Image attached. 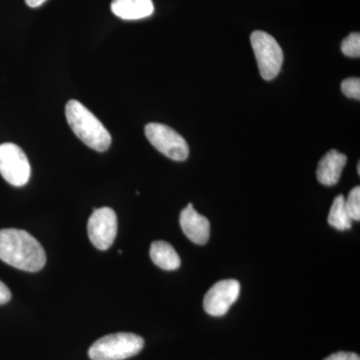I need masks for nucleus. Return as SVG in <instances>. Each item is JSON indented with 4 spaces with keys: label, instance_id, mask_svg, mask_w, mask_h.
<instances>
[{
    "label": "nucleus",
    "instance_id": "f257e3e1",
    "mask_svg": "<svg viewBox=\"0 0 360 360\" xmlns=\"http://www.w3.org/2000/svg\"><path fill=\"white\" fill-rule=\"evenodd\" d=\"M0 259L15 269L37 272L46 264V255L27 231L6 229L0 231Z\"/></svg>",
    "mask_w": 360,
    "mask_h": 360
},
{
    "label": "nucleus",
    "instance_id": "f03ea898",
    "mask_svg": "<svg viewBox=\"0 0 360 360\" xmlns=\"http://www.w3.org/2000/svg\"><path fill=\"white\" fill-rule=\"evenodd\" d=\"M65 115L72 131L89 148L99 153L110 148V132L84 104L75 99L68 101L65 106Z\"/></svg>",
    "mask_w": 360,
    "mask_h": 360
},
{
    "label": "nucleus",
    "instance_id": "7ed1b4c3",
    "mask_svg": "<svg viewBox=\"0 0 360 360\" xmlns=\"http://www.w3.org/2000/svg\"><path fill=\"white\" fill-rule=\"evenodd\" d=\"M144 347L143 338L129 333L103 336L89 350L91 360H124L139 354Z\"/></svg>",
    "mask_w": 360,
    "mask_h": 360
},
{
    "label": "nucleus",
    "instance_id": "20e7f679",
    "mask_svg": "<svg viewBox=\"0 0 360 360\" xmlns=\"http://www.w3.org/2000/svg\"><path fill=\"white\" fill-rule=\"evenodd\" d=\"M260 75L265 80L274 79L281 72L283 51L274 37L262 30H255L250 37Z\"/></svg>",
    "mask_w": 360,
    "mask_h": 360
},
{
    "label": "nucleus",
    "instance_id": "39448f33",
    "mask_svg": "<svg viewBox=\"0 0 360 360\" xmlns=\"http://www.w3.org/2000/svg\"><path fill=\"white\" fill-rule=\"evenodd\" d=\"M0 174L11 186H25L32 174V167L25 151L16 144H0Z\"/></svg>",
    "mask_w": 360,
    "mask_h": 360
},
{
    "label": "nucleus",
    "instance_id": "423d86ee",
    "mask_svg": "<svg viewBox=\"0 0 360 360\" xmlns=\"http://www.w3.org/2000/svg\"><path fill=\"white\" fill-rule=\"evenodd\" d=\"M146 135L149 142L170 160L184 161L188 158V144L172 127L161 123H148L146 127Z\"/></svg>",
    "mask_w": 360,
    "mask_h": 360
},
{
    "label": "nucleus",
    "instance_id": "0eeeda50",
    "mask_svg": "<svg viewBox=\"0 0 360 360\" xmlns=\"http://www.w3.org/2000/svg\"><path fill=\"white\" fill-rule=\"evenodd\" d=\"M89 238L99 250H106L115 243L117 233V217L112 208H96L87 224Z\"/></svg>",
    "mask_w": 360,
    "mask_h": 360
},
{
    "label": "nucleus",
    "instance_id": "6e6552de",
    "mask_svg": "<svg viewBox=\"0 0 360 360\" xmlns=\"http://www.w3.org/2000/svg\"><path fill=\"white\" fill-rule=\"evenodd\" d=\"M240 292V284L236 279H224L210 288L203 300V309L212 316L226 314Z\"/></svg>",
    "mask_w": 360,
    "mask_h": 360
},
{
    "label": "nucleus",
    "instance_id": "1a4fd4ad",
    "mask_svg": "<svg viewBox=\"0 0 360 360\" xmlns=\"http://www.w3.org/2000/svg\"><path fill=\"white\" fill-rule=\"evenodd\" d=\"M180 226L184 234L196 245H203L210 236V224L208 219L194 210L193 203L180 213Z\"/></svg>",
    "mask_w": 360,
    "mask_h": 360
},
{
    "label": "nucleus",
    "instance_id": "9d476101",
    "mask_svg": "<svg viewBox=\"0 0 360 360\" xmlns=\"http://www.w3.org/2000/svg\"><path fill=\"white\" fill-rule=\"evenodd\" d=\"M347 162V155L335 149L328 151L319 161L316 170L317 179L323 186H335L340 181L341 174Z\"/></svg>",
    "mask_w": 360,
    "mask_h": 360
},
{
    "label": "nucleus",
    "instance_id": "9b49d317",
    "mask_svg": "<svg viewBox=\"0 0 360 360\" xmlns=\"http://www.w3.org/2000/svg\"><path fill=\"white\" fill-rule=\"evenodd\" d=\"M111 11L123 20L148 18L155 11L153 0H112Z\"/></svg>",
    "mask_w": 360,
    "mask_h": 360
},
{
    "label": "nucleus",
    "instance_id": "f8f14e48",
    "mask_svg": "<svg viewBox=\"0 0 360 360\" xmlns=\"http://www.w3.org/2000/svg\"><path fill=\"white\" fill-rule=\"evenodd\" d=\"M149 253L153 264L165 270H176L181 264L179 253L167 241L158 240L151 243Z\"/></svg>",
    "mask_w": 360,
    "mask_h": 360
},
{
    "label": "nucleus",
    "instance_id": "ddd939ff",
    "mask_svg": "<svg viewBox=\"0 0 360 360\" xmlns=\"http://www.w3.org/2000/svg\"><path fill=\"white\" fill-rule=\"evenodd\" d=\"M328 224L338 231H348L352 229V220L345 206V198L343 195L336 196L330 207L328 214Z\"/></svg>",
    "mask_w": 360,
    "mask_h": 360
},
{
    "label": "nucleus",
    "instance_id": "4468645a",
    "mask_svg": "<svg viewBox=\"0 0 360 360\" xmlns=\"http://www.w3.org/2000/svg\"><path fill=\"white\" fill-rule=\"evenodd\" d=\"M341 51L348 58H359L360 56V34L352 32L345 37L341 44Z\"/></svg>",
    "mask_w": 360,
    "mask_h": 360
},
{
    "label": "nucleus",
    "instance_id": "2eb2a0df",
    "mask_svg": "<svg viewBox=\"0 0 360 360\" xmlns=\"http://www.w3.org/2000/svg\"><path fill=\"white\" fill-rule=\"evenodd\" d=\"M345 206L348 214L352 220L359 221L360 220V187L356 186L348 194V198L345 200Z\"/></svg>",
    "mask_w": 360,
    "mask_h": 360
},
{
    "label": "nucleus",
    "instance_id": "dca6fc26",
    "mask_svg": "<svg viewBox=\"0 0 360 360\" xmlns=\"http://www.w3.org/2000/svg\"><path fill=\"white\" fill-rule=\"evenodd\" d=\"M341 90L349 98L360 99V80L359 77L347 78L341 84Z\"/></svg>",
    "mask_w": 360,
    "mask_h": 360
},
{
    "label": "nucleus",
    "instance_id": "f3484780",
    "mask_svg": "<svg viewBox=\"0 0 360 360\" xmlns=\"http://www.w3.org/2000/svg\"><path fill=\"white\" fill-rule=\"evenodd\" d=\"M324 360H360V357L359 354L354 352H340L329 355L328 359Z\"/></svg>",
    "mask_w": 360,
    "mask_h": 360
},
{
    "label": "nucleus",
    "instance_id": "a211bd4d",
    "mask_svg": "<svg viewBox=\"0 0 360 360\" xmlns=\"http://www.w3.org/2000/svg\"><path fill=\"white\" fill-rule=\"evenodd\" d=\"M11 300V292L6 284L0 281V304H6Z\"/></svg>",
    "mask_w": 360,
    "mask_h": 360
},
{
    "label": "nucleus",
    "instance_id": "6ab92c4d",
    "mask_svg": "<svg viewBox=\"0 0 360 360\" xmlns=\"http://www.w3.org/2000/svg\"><path fill=\"white\" fill-rule=\"evenodd\" d=\"M45 1H46V0H25V4H27L28 6L35 8V7L42 6Z\"/></svg>",
    "mask_w": 360,
    "mask_h": 360
},
{
    "label": "nucleus",
    "instance_id": "aec40b11",
    "mask_svg": "<svg viewBox=\"0 0 360 360\" xmlns=\"http://www.w3.org/2000/svg\"><path fill=\"white\" fill-rule=\"evenodd\" d=\"M357 172H359V174H360V163L359 162V165H357Z\"/></svg>",
    "mask_w": 360,
    "mask_h": 360
}]
</instances>
